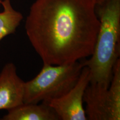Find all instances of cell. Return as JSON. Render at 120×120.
Returning <instances> with one entry per match:
<instances>
[{
    "label": "cell",
    "instance_id": "obj_5",
    "mask_svg": "<svg viewBox=\"0 0 120 120\" xmlns=\"http://www.w3.org/2000/svg\"><path fill=\"white\" fill-rule=\"evenodd\" d=\"M90 83V70L83 66L76 85L58 98L42 102L49 105L61 120H87L83 106V95Z\"/></svg>",
    "mask_w": 120,
    "mask_h": 120
},
{
    "label": "cell",
    "instance_id": "obj_3",
    "mask_svg": "<svg viewBox=\"0 0 120 120\" xmlns=\"http://www.w3.org/2000/svg\"><path fill=\"white\" fill-rule=\"evenodd\" d=\"M83 67L81 60L62 65L43 64L36 77L25 82L23 103H39L64 96L77 83Z\"/></svg>",
    "mask_w": 120,
    "mask_h": 120
},
{
    "label": "cell",
    "instance_id": "obj_9",
    "mask_svg": "<svg viewBox=\"0 0 120 120\" xmlns=\"http://www.w3.org/2000/svg\"><path fill=\"white\" fill-rule=\"evenodd\" d=\"M93 1H94L96 6H101L104 4L105 2H106L107 0H93Z\"/></svg>",
    "mask_w": 120,
    "mask_h": 120
},
{
    "label": "cell",
    "instance_id": "obj_6",
    "mask_svg": "<svg viewBox=\"0 0 120 120\" xmlns=\"http://www.w3.org/2000/svg\"><path fill=\"white\" fill-rule=\"evenodd\" d=\"M25 82L17 75L16 66L8 63L0 72V110L23 103Z\"/></svg>",
    "mask_w": 120,
    "mask_h": 120
},
{
    "label": "cell",
    "instance_id": "obj_7",
    "mask_svg": "<svg viewBox=\"0 0 120 120\" xmlns=\"http://www.w3.org/2000/svg\"><path fill=\"white\" fill-rule=\"evenodd\" d=\"M2 120H59L55 111L49 105L38 103H22L8 109Z\"/></svg>",
    "mask_w": 120,
    "mask_h": 120
},
{
    "label": "cell",
    "instance_id": "obj_8",
    "mask_svg": "<svg viewBox=\"0 0 120 120\" xmlns=\"http://www.w3.org/2000/svg\"><path fill=\"white\" fill-rule=\"evenodd\" d=\"M2 6L4 10L0 12V41L14 34L23 19L22 13L13 8L11 0H2Z\"/></svg>",
    "mask_w": 120,
    "mask_h": 120
},
{
    "label": "cell",
    "instance_id": "obj_2",
    "mask_svg": "<svg viewBox=\"0 0 120 120\" xmlns=\"http://www.w3.org/2000/svg\"><path fill=\"white\" fill-rule=\"evenodd\" d=\"M100 21L94 51L90 59L82 60L90 70V83L109 88L120 53V0H107L96 6Z\"/></svg>",
    "mask_w": 120,
    "mask_h": 120
},
{
    "label": "cell",
    "instance_id": "obj_1",
    "mask_svg": "<svg viewBox=\"0 0 120 120\" xmlns=\"http://www.w3.org/2000/svg\"><path fill=\"white\" fill-rule=\"evenodd\" d=\"M100 21L93 0H36L25 22L43 64L62 65L92 55Z\"/></svg>",
    "mask_w": 120,
    "mask_h": 120
},
{
    "label": "cell",
    "instance_id": "obj_10",
    "mask_svg": "<svg viewBox=\"0 0 120 120\" xmlns=\"http://www.w3.org/2000/svg\"><path fill=\"white\" fill-rule=\"evenodd\" d=\"M2 0H0V6L2 5Z\"/></svg>",
    "mask_w": 120,
    "mask_h": 120
},
{
    "label": "cell",
    "instance_id": "obj_4",
    "mask_svg": "<svg viewBox=\"0 0 120 120\" xmlns=\"http://www.w3.org/2000/svg\"><path fill=\"white\" fill-rule=\"evenodd\" d=\"M83 102L87 120H120V60L114 67L109 88L89 83L85 90Z\"/></svg>",
    "mask_w": 120,
    "mask_h": 120
}]
</instances>
